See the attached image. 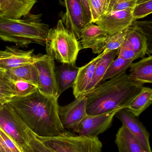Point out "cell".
Instances as JSON below:
<instances>
[{
    "instance_id": "obj_1",
    "label": "cell",
    "mask_w": 152,
    "mask_h": 152,
    "mask_svg": "<svg viewBox=\"0 0 152 152\" xmlns=\"http://www.w3.org/2000/svg\"><path fill=\"white\" fill-rule=\"evenodd\" d=\"M58 99L37 90L26 96L13 97L10 102L29 129L39 137L75 135L62 125Z\"/></svg>"
},
{
    "instance_id": "obj_2",
    "label": "cell",
    "mask_w": 152,
    "mask_h": 152,
    "mask_svg": "<svg viewBox=\"0 0 152 152\" xmlns=\"http://www.w3.org/2000/svg\"><path fill=\"white\" fill-rule=\"evenodd\" d=\"M143 87V84L133 80L126 73L110 79L84 94L87 113L99 115L126 108Z\"/></svg>"
},
{
    "instance_id": "obj_3",
    "label": "cell",
    "mask_w": 152,
    "mask_h": 152,
    "mask_svg": "<svg viewBox=\"0 0 152 152\" xmlns=\"http://www.w3.org/2000/svg\"><path fill=\"white\" fill-rule=\"evenodd\" d=\"M41 17L29 13L22 18H0V39L18 47L26 48L31 44L45 46L50 29Z\"/></svg>"
},
{
    "instance_id": "obj_4",
    "label": "cell",
    "mask_w": 152,
    "mask_h": 152,
    "mask_svg": "<svg viewBox=\"0 0 152 152\" xmlns=\"http://www.w3.org/2000/svg\"><path fill=\"white\" fill-rule=\"evenodd\" d=\"M46 46L56 60L72 65H76L79 52L82 49L81 43L65 28L62 20L49 30Z\"/></svg>"
},
{
    "instance_id": "obj_5",
    "label": "cell",
    "mask_w": 152,
    "mask_h": 152,
    "mask_svg": "<svg viewBox=\"0 0 152 152\" xmlns=\"http://www.w3.org/2000/svg\"><path fill=\"white\" fill-rule=\"evenodd\" d=\"M36 137L56 152H102V143L98 137L77 134L49 137Z\"/></svg>"
},
{
    "instance_id": "obj_6",
    "label": "cell",
    "mask_w": 152,
    "mask_h": 152,
    "mask_svg": "<svg viewBox=\"0 0 152 152\" xmlns=\"http://www.w3.org/2000/svg\"><path fill=\"white\" fill-rule=\"evenodd\" d=\"M0 128L22 152H33L29 144V128L10 102L5 103L0 110Z\"/></svg>"
},
{
    "instance_id": "obj_7",
    "label": "cell",
    "mask_w": 152,
    "mask_h": 152,
    "mask_svg": "<svg viewBox=\"0 0 152 152\" xmlns=\"http://www.w3.org/2000/svg\"><path fill=\"white\" fill-rule=\"evenodd\" d=\"M86 109L87 98L84 94L75 98L68 105H59V117L66 131L77 134L80 123L87 115Z\"/></svg>"
},
{
    "instance_id": "obj_8",
    "label": "cell",
    "mask_w": 152,
    "mask_h": 152,
    "mask_svg": "<svg viewBox=\"0 0 152 152\" xmlns=\"http://www.w3.org/2000/svg\"><path fill=\"white\" fill-rule=\"evenodd\" d=\"M45 58L35 63L38 71L39 85L37 90L43 94L58 98L59 96L55 71L54 58L46 50Z\"/></svg>"
},
{
    "instance_id": "obj_9",
    "label": "cell",
    "mask_w": 152,
    "mask_h": 152,
    "mask_svg": "<svg viewBox=\"0 0 152 152\" xmlns=\"http://www.w3.org/2000/svg\"><path fill=\"white\" fill-rule=\"evenodd\" d=\"M66 12L62 20L65 28L78 41L81 39L84 28L91 24L88 20L80 0H63Z\"/></svg>"
},
{
    "instance_id": "obj_10",
    "label": "cell",
    "mask_w": 152,
    "mask_h": 152,
    "mask_svg": "<svg viewBox=\"0 0 152 152\" xmlns=\"http://www.w3.org/2000/svg\"><path fill=\"white\" fill-rule=\"evenodd\" d=\"M34 50L25 51L18 46H6L0 50V69L8 70L28 64H35L45 58L46 54H35Z\"/></svg>"
},
{
    "instance_id": "obj_11",
    "label": "cell",
    "mask_w": 152,
    "mask_h": 152,
    "mask_svg": "<svg viewBox=\"0 0 152 152\" xmlns=\"http://www.w3.org/2000/svg\"><path fill=\"white\" fill-rule=\"evenodd\" d=\"M133 10L104 12L95 23L108 35H112L126 30L135 21L132 16Z\"/></svg>"
},
{
    "instance_id": "obj_12",
    "label": "cell",
    "mask_w": 152,
    "mask_h": 152,
    "mask_svg": "<svg viewBox=\"0 0 152 152\" xmlns=\"http://www.w3.org/2000/svg\"><path fill=\"white\" fill-rule=\"evenodd\" d=\"M118 111L99 115H87L80 123L77 135L98 137L109 128Z\"/></svg>"
},
{
    "instance_id": "obj_13",
    "label": "cell",
    "mask_w": 152,
    "mask_h": 152,
    "mask_svg": "<svg viewBox=\"0 0 152 152\" xmlns=\"http://www.w3.org/2000/svg\"><path fill=\"white\" fill-rule=\"evenodd\" d=\"M137 139L146 152H152L150 135L142 123L126 108L119 110L115 116Z\"/></svg>"
},
{
    "instance_id": "obj_14",
    "label": "cell",
    "mask_w": 152,
    "mask_h": 152,
    "mask_svg": "<svg viewBox=\"0 0 152 152\" xmlns=\"http://www.w3.org/2000/svg\"><path fill=\"white\" fill-rule=\"evenodd\" d=\"M108 34L100 26L91 23L82 30L80 43L82 49H91L93 53L100 54L104 51Z\"/></svg>"
},
{
    "instance_id": "obj_15",
    "label": "cell",
    "mask_w": 152,
    "mask_h": 152,
    "mask_svg": "<svg viewBox=\"0 0 152 152\" xmlns=\"http://www.w3.org/2000/svg\"><path fill=\"white\" fill-rule=\"evenodd\" d=\"M110 51L111 50H105L89 63L79 68L76 81L72 87L73 94L75 98L86 93L87 88L92 81L97 63L102 57Z\"/></svg>"
},
{
    "instance_id": "obj_16",
    "label": "cell",
    "mask_w": 152,
    "mask_h": 152,
    "mask_svg": "<svg viewBox=\"0 0 152 152\" xmlns=\"http://www.w3.org/2000/svg\"><path fill=\"white\" fill-rule=\"evenodd\" d=\"M37 0H0V17L20 19L30 13Z\"/></svg>"
},
{
    "instance_id": "obj_17",
    "label": "cell",
    "mask_w": 152,
    "mask_h": 152,
    "mask_svg": "<svg viewBox=\"0 0 152 152\" xmlns=\"http://www.w3.org/2000/svg\"><path fill=\"white\" fill-rule=\"evenodd\" d=\"M126 30V39L139 58H143L146 54L151 53L148 37L142 27L133 24Z\"/></svg>"
},
{
    "instance_id": "obj_18",
    "label": "cell",
    "mask_w": 152,
    "mask_h": 152,
    "mask_svg": "<svg viewBox=\"0 0 152 152\" xmlns=\"http://www.w3.org/2000/svg\"><path fill=\"white\" fill-rule=\"evenodd\" d=\"M79 68L76 65L62 63L55 67V71L59 95L70 87H72L76 81Z\"/></svg>"
},
{
    "instance_id": "obj_19",
    "label": "cell",
    "mask_w": 152,
    "mask_h": 152,
    "mask_svg": "<svg viewBox=\"0 0 152 152\" xmlns=\"http://www.w3.org/2000/svg\"><path fill=\"white\" fill-rule=\"evenodd\" d=\"M115 142L119 152H146L137 139L123 125L116 134Z\"/></svg>"
},
{
    "instance_id": "obj_20",
    "label": "cell",
    "mask_w": 152,
    "mask_h": 152,
    "mask_svg": "<svg viewBox=\"0 0 152 152\" xmlns=\"http://www.w3.org/2000/svg\"><path fill=\"white\" fill-rule=\"evenodd\" d=\"M129 76L133 80L141 84L152 83V56L143 58L130 67Z\"/></svg>"
},
{
    "instance_id": "obj_21",
    "label": "cell",
    "mask_w": 152,
    "mask_h": 152,
    "mask_svg": "<svg viewBox=\"0 0 152 152\" xmlns=\"http://www.w3.org/2000/svg\"><path fill=\"white\" fill-rule=\"evenodd\" d=\"M6 73L12 79L25 80L35 85L37 88L39 87L38 71L35 63L10 69L6 70Z\"/></svg>"
},
{
    "instance_id": "obj_22",
    "label": "cell",
    "mask_w": 152,
    "mask_h": 152,
    "mask_svg": "<svg viewBox=\"0 0 152 152\" xmlns=\"http://www.w3.org/2000/svg\"><path fill=\"white\" fill-rule=\"evenodd\" d=\"M152 88L143 87L140 93L126 108L134 116L138 118L152 104Z\"/></svg>"
},
{
    "instance_id": "obj_23",
    "label": "cell",
    "mask_w": 152,
    "mask_h": 152,
    "mask_svg": "<svg viewBox=\"0 0 152 152\" xmlns=\"http://www.w3.org/2000/svg\"><path fill=\"white\" fill-rule=\"evenodd\" d=\"M116 56L117 50H113L110 51L102 57L97 63L92 81L87 88L86 93L94 89L101 84L106 70Z\"/></svg>"
},
{
    "instance_id": "obj_24",
    "label": "cell",
    "mask_w": 152,
    "mask_h": 152,
    "mask_svg": "<svg viewBox=\"0 0 152 152\" xmlns=\"http://www.w3.org/2000/svg\"><path fill=\"white\" fill-rule=\"evenodd\" d=\"M133 61H134L131 60H125L118 57L110 64L103 77L102 81L121 75L126 73Z\"/></svg>"
},
{
    "instance_id": "obj_25",
    "label": "cell",
    "mask_w": 152,
    "mask_h": 152,
    "mask_svg": "<svg viewBox=\"0 0 152 152\" xmlns=\"http://www.w3.org/2000/svg\"><path fill=\"white\" fill-rule=\"evenodd\" d=\"M14 82L6 73V70L0 69V99L11 100L15 97Z\"/></svg>"
},
{
    "instance_id": "obj_26",
    "label": "cell",
    "mask_w": 152,
    "mask_h": 152,
    "mask_svg": "<svg viewBox=\"0 0 152 152\" xmlns=\"http://www.w3.org/2000/svg\"><path fill=\"white\" fill-rule=\"evenodd\" d=\"M137 0H107L104 12L133 10Z\"/></svg>"
},
{
    "instance_id": "obj_27",
    "label": "cell",
    "mask_w": 152,
    "mask_h": 152,
    "mask_svg": "<svg viewBox=\"0 0 152 152\" xmlns=\"http://www.w3.org/2000/svg\"><path fill=\"white\" fill-rule=\"evenodd\" d=\"M12 80L14 82L15 88V97L26 96L33 94L37 90V87L25 80Z\"/></svg>"
},
{
    "instance_id": "obj_28",
    "label": "cell",
    "mask_w": 152,
    "mask_h": 152,
    "mask_svg": "<svg viewBox=\"0 0 152 152\" xmlns=\"http://www.w3.org/2000/svg\"><path fill=\"white\" fill-rule=\"evenodd\" d=\"M126 29L112 35L108 36L105 41L104 50H117L123 44L126 39Z\"/></svg>"
},
{
    "instance_id": "obj_29",
    "label": "cell",
    "mask_w": 152,
    "mask_h": 152,
    "mask_svg": "<svg viewBox=\"0 0 152 152\" xmlns=\"http://www.w3.org/2000/svg\"><path fill=\"white\" fill-rule=\"evenodd\" d=\"M152 12V0L136 4L132 11V16L135 20L143 18Z\"/></svg>"
},
{
    "instance_id": "obj_30",
    "label": "cell",
    "mask_w": 152,
    "mask_h": 152,
    "mask_svg": "<svg viewBox=\"0 0 152 152\" xmlns=\"http://www.w3.org/2000/svg\"><path fill=\"white\" fill-rule=\"evenodd\" d=\"M89 1L92 22L95 23L105 12V0H89Z\"/></svg>"
},
{
    "instance_id": "obj_31",
    "label": "cell",
    "mask_w": 152,
    "mask_h": 152,
    "mask_svg": "<svg viewBox=\"0 0 152 152\" xmlns=\"http://www.w3.org/2000/svg\"><path fill=\"white\" fill-rule=\"evenodd\" d=\"M117 56L124 59L131 60L134 61L139 58L126 39L121 46L117 50Z\"/></svg>"
},
{
    "instance_id": "obj_32",
    "label": "cell",
    "mask_w": 152,
    "mask_h": 152,
    "mask_svg": "<svg viewBox=\"0 0 152 152\" xmlns=\"http://www.w3.org/2000/svg\"><path fill=\"white\" fill-rule=\"evenodd\" d=\"M29 144L33 152H56L39 140L29 129Z\"/></svg>"
},
{
    "instance_id": "obj_33",
    "label": "cell",
    "mask_w": 152,
    "mask_h": 152,
    "mask_svg": "<svg viewBox=\"0 0 152 152\" xmlns=\"http://www.w3.org/2000/svg\"><path fill=\"white\" fill-rule=\"evenodd\" d=\"M0 137L6 152H23L17 144L0 128Z\"/></svg>"
},
{
    "instance_id": "obj_34",
    "label": "cell",
    "mask_w": 152,
    "mask_h": 152,
    "mask_svg": "<svg viewBox=\"0 0 152 152\" xmlns=\"http://www.w3.org/2000/svg\"><path fill=\"white\" fill-rule=\"evenodd\" d=\"M80 1L83 6L85 13L88 20L90 23H93L92 22V16H91L90 6H89V0H80Z\"/></svg>"
},
{
    "instance_id": "obj_35",
    "label": "cell",
    "mask_w": 152,
    "mask_h": 152,
    "mask_svg": "<svg viewBox=\"0 0 152 152\" xmlns=\"http://www.w3.org/2000/svg\"><path fill=\"white\" fill-rule=\"evenodd\" d=\"M11 100L7 99H0V110H1L3 106H4V105L5 103L10 102Z\"/></svg>"
},
{
    "instance_id": "obj_36",
    "label": "cell",
    "mask_w": 152,
    "mask_h": 152,
    "mask_svg": "<svg viewBox=\"0 0 152 152\" xmlns=\"http://www.w3.org/2000/svg\"><path fill=\"white\" fill-rule=\"evenodd\" d=\"M0 152H6L3 145L1 137H0Z\"/></svg>"
},
{
    "instance_id": "obj_37",
    "label": "cell",
    "mask_w": 152,
    "mask_h": 152,
    "mask_svg": "<svg viewBox=\"0 0 152 152\" xmlns=\"http://www.w3.org/2000/svg\"><path fill=\"white\" fill-rule=\"evenodd\" d=\"M151 1V0H137L136 4L148 1Z\"/></svg>"
},
{
    "instance_id": "obj_38",
    "label": "cell",
    "mask_w": 152,
    "mask_h": 152,
    "mask_svg": "<svg viewBox=\"0 0 152 152\" xmlns=\"http://www.w3.org/2000/svg\"><path fill=\"white\" fill-rule=\"evenodd\" d=\"M0 18H1V17H0Z\"/></svg>"
}]
</instances>
